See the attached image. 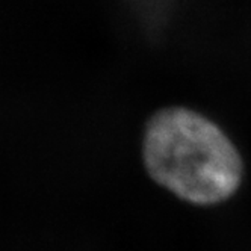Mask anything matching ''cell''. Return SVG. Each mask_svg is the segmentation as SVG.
I'll use <instances>...</instances> for the list:
<instances>
[{"instance_id": "6da1fadb", "label": "cell", "mask_w": 251, "mask_h": 251, "mask_svg": "<svg viewBox=\"0 0 251 251\" xmlns=\"http://www.w3.org/2000/svg\"><path fill=\"white\" fill-rule=\"evenodd\" d=\"M142 160L153 182L200 207L230 200L245 174L235 142L213 120L186 106H167L149 118Z\"/></svg>"}]
</instances>
